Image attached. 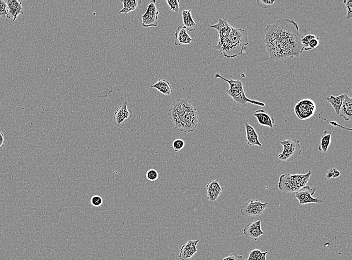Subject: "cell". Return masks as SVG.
<instances>
[{"label": "cell", "instance_id": "1", "mask_svg": "<svg viewBox=\"0 0 352 260\" xmlns=\"http://www.w3.org/2000/svg\"><path fill=\"white\" fill-rule=\"evenodd\" d=\"M265 44L268 55L271 59L283 60L298 57L304 48L301 43L302 36L294 20L288 19L278 20L266 26L264 30Z\"/></svg>", "mask_w": 352, "mask_h": 260}, {"label": "cell", "instance_id": "2", "mask_svg": "<svg viewBox=\"0 0 352 260\" xmlns=\"http://www.w3.org/2000/svg\"><path fill=\"white\" fill-rule=\"evenodd\" d=\"M210 27L217 30L219 34L218 41L213 48L228 59L243 54L244 48L249 44L248 33L245 29L234 28L222 19Z\"/></svg>", "mask_w": 352, "mask_h": 260}, {"label": "cell", "instance_id": "3", "mask_svg": "<svg viewBox=\"0 0 352 260\" xmlns=\"http://www.w3.org/2000/svg\"><path fill=\"white\" fill-rule=\"evenodd\" d=\"M175 128L184 133L193 132L199 123L196 109L187 99H178L173 102L169 110Z\"/></svg>", "mask_w": 352, "mask_h": 260}, {"label": "cell", "instance_id": "4", "mask_svg": "<svg viewBox=\"0 0 352 260\" xmlns=\"http://www.w3.org/2000/svg\"><path fill=\"white\" fill-rule=\"evenodd\" d=\"M215 77L216 79H221L228 83L229 89L227 90L226 92L236 103L237 105L243 107L246 105L247 103H250L260 107L265 106V103L250 99L246 96L243 87V84L239 79L233 80L230 79L228 80L221 76L219 73H216Z\"/></svg>", "mask_w": 352, "mask_h": 260}, {"label": "cell", "instance_id": "5", "mask_svg": "<svg viewBox=\"0 0 352 260\" xmlns=\"http://www.w3.org/2000/svg\"><path fill=\"white\" fill-rule=\"evenodd\" d=\"M312 172L309 171L304 175H292L287 173L280 176L278 185L281 191L286 193L296 192L308 183Z\"/></svg>", "mask_w": 352, "mask_h": 260}, {"label": "cell", "instance_id": "6", "mask_svg": "<svg viewBox=\"0 0 352 260\" xmlns=\"http://www.w3.org/2000/svg\"><path fill=\"white\" fill-rule=\"evenodd\" d=\"M283 151L278 156L280 160L291 162L296 159L301 154L300 141L295 139H289L280 142Z\"/></svg>", "mask_w": 352, "mask_h": 260}, {"label": "cell", "instance_id": "7", "mask_svg": "<svg viewBox=\"0 0 352 260\" xmlns=\"http://www.w3.org/2000/svg\"><path fill=\"white\" fill-rule=\"evenodd\" d=\"M316 110L315 103L308 99L300 100L294 107L296 115L301 120H307L311 118L314 115Z\"/></svg>", "mask_w": 352, "mask_h": 260}, {"label": "cell", "instance_id": "8", "mask_svg": "<svg viewBox=\"0 0 352 260\" xmlns=\"http://www.w3.org/2000/svg\"><path fill=\"white\" fill-rule=\"evenodd\" d=\"M268 203L251 200L244 203L241 208V213L243 216L259 217L267 208Z\"/></svg>", "mask_w": 352, "mask_h": 260}, {"label": "cell", "instance_id": "9", "mask_svg": "<svg viewBox=\"0 0 352 260\" xmlns=\"http://www.w3.org/2000/svg\"><path fill=\"white\" fill-rule=\"evenodd\" d=\"M316 192V188H311L309 186H306L295 193V197L301 205L311 203L320 204L323 203L321 198L313 197Z\"/></svg>", "mask_w": 352, "mask_h": 260}, {"label": "cell", "instance_id": "10", "mask_svg": "<svg viewBox=\"0 0 352 260\" xmlns=\"http://www.w3.org/2000/svg\"><path fill=\"white\" fill-rule=\"evenodd\" d=\"M156 0L151 1L146 12L142 16V25L145 28L157 27L158 26L159 12L156 5Z\"/></svg>", "mask_w": 352, "mask_h": 260}, {"label": "cell", "instance_id": "11", "mask_svg": "<svg viewBox=\"0 0 352 260\" xmlns=\"http://www.w3.org/2000/svg\"><path fill=\"white\" fill-rule=\"evenodd\" d=\"M261 221L248 223L244 227L243 234L249 239L256 241L265 233L261 229Z\"/></svg>", "mask_w": 352, "mask_h": 260}, {"label": "cell", "instance_id": "12", "mask_svg": "<svg viewBox=\"0 0 352 260\" xmlns=\"http://www.w3.org/2000/svg\"><path fill=\"white\" fill-rule=\"evenodd\" d=\"M127 104V101L124 102L114 114L113 122L117 128H119L125 120L132 117V111L128 108Z\"/></svg>", "mask_w": 352, "mask_h": 260}, {"label": "cell", "instance_id": "13", "mask_svg": "<svg viewBox=\"0 0 352 260\" xmlns=\"http://www.w3.org/2000/svg\"><path fill=\"white\" fill-rule=\"evenodd\" d=\"M199 240H189L180 249L179 258L181 260H189L197 252Z\"/></svg>", "mask_w": 352, "mask_h": 260}, {"label": "cell", "instance_id": "14", "mask_svg": "<svg viewBox=\"0 0 352 260\" xmlns=\"http://www.w3.org/2000/svg\"><path fill=\"white\" fill-rule=\"evenodd\" d=\"M207 198L210 202L215 201L222 192L223 188L220 185L218 180L209 182L207 186Z\"/></svg>", "mask_w": 352, "mask_h": 260}, {"label": "cell", "instance_id": "15", "mask_svg": "<svg viewBox=\"0 0 352 260\" xmlns=\"http://www.w3.org/2000/svg\"><path fill=\"white\" fill-rule=\"evenodd\" d=\"M196 40L192 39L184 26H179L175 33V44L176 46L191 45Z\"/></svg>", "mask_w": 352, "mask_h": 260}, {"label": "cell", "instance_id": "16", "mask_svg": "<svg viewBox=\"0 0 352 260\" xmlns=\"http://www.w3.org/2000/svg\"><path fill=\"white\" fill-rule=\"evenodd\" d=\"M7 10L11 18L13 17V22L17 19L20 14L24 13L22 2L19 0H8L6 1Z\"/></svg>", "mask_w": 352, "mask_h": 260}, {"label": "cell", "instance_id": "17", "mask_svg": "<svg viewBox=\"0 0 352 260\" xmlns=\"http://www.w3.org/2000/svg\"><path fill=\"white\" fill-rule=\"evenodd\" d=\"M246 133V143L249 146L261 147L262 144L259 140V135L255 129L247 122L245 123Z\"/></svg>", "mask_w": 352, "mask_h": 260}, {"label": "cell", "instance_id": "18", "mask_svg": "<svg viewBox=\"0 0 352 260\" xmlns=\"http://www.w3.org/2000/svg\"><path fill=\"white\" fill-rule=\"evenodd\" d=\"M339 115L346 121L352 119V98L346 94H344Z\"/></svg>", "mask_w": 352, "mask_h": 260}, {"label": "cell", "instance_id": "19", "mask_svg": "<svg viewBox=\"0 0 352 260\" xmlns=\"http://www.w3.org/2000/svg\"><path fill=\"white\" fill-rule=\"evenodd\" d=\"M253 115L261 125L270 128L273 127V125L275 123L274 118L266 113L264 110H258L254 112Z\"/></svg>", "mask_w": 352, "mask_h": 260}, {"label": "cell", "instance_id": "20", "mask_svg": "<svg viewBox=\"0 0 352 260\" xmlns=\"http://www.w3.org/2000/svg\"><path fill=\"white\" fill-rule=\"evenodd\" d=\"M183 23L186 30L195 31L198 28L197 24L194 20L191 10H184L182 12Z\"/></svg>", "mask_w": 352, "mask_h": 260}, {"label": "cell", "instance_id": "21", "mask_svg": "<svg viewBox=\"0 0 352 260\" xmlns=\"http://www.w3.org/2000/svg\"><path fill=\"white\" fill-rule=\"evenodd\" d=\"M151 87L157 89L161 93L166 96H170L173 92L170 83L168 81L161 79H159L155 84L151 86Z\"/></svg>", "mask_w": 352, "mask_h": 260}, {"label": "cell", "instance_id": "22", "mask_svg": "<svg viewBox=\"0 0 352 260\" xmlns=\"http://www.w3.org/2000/svg\"><path fill=\"white\" fill-rule=\"evenodd\" d=\"M344 97V94H342L336 97L331 95L330 97H325L326 100L330 104V105L335 110V113L337 115L339 114Z\"/></svg>", "mask_w": 352, "mask_h": 260}, {"label": "cell", "instance_id": "23", "mask_svg": "<svg viewBox=\"0 0 352 260\" xmlns=\"http://www.w3.org/2000/svg\"><path fill=\"white\" fill-rule=\"evenodd\" d=\"M121 2L123 3V7L119 13L125 14L135 10L142 3L141 0H124Z\"/></svg>", "mask_w": 352, "mask_h": 260}, {"label": "cell", "instance_id": "24", "mask_svg": "<svg viewBox=\"0 0 352 260\" xmlns=\"http://www.w3.org/2000/svg\"><path fill=\"white\" fill-rule=\"evenodd\" d=\"M331 141V134L328 131H325L321 137L319 146H318V150L322 153H327Z\"/></svg>", "mask_w": 352, "mask_h": 260}, {"label": "cell", "instance_id": "25", "mask_svg": "<svg viewBox=\"0 0 352 260\" xmlns=\"http://www.w3.org/2000/svg\"><path fill=\"white\" fill-rule=\"evenodd\" d=\"M268 253V251L262 252L259 249H254L250 252L248 258L245 260H267Z\"/></svg>", "mask_w": 352, "mask_h": 260}, {"label": "cell", "instance_id": "26", "mask_svg": "<svg viewBox=\"0 0 352 260\" xmlns=\"http://www.w3.org/2000/svg\"><path fill=\"white\" fill-rule=\"evenodd\" d=\"M0 17L11 18L8 12L6 1H2V0H0Z\"/></svg>", "mask_w": 352, "mask_h": 260}, {"label": "cell", "instance_id": "27", "mask_svg": "<svg viewBox=\"0 0 352 260\" xmlns=\"http://www.w3.org/2000/svg\"><path fill=\"white\" fill-rule=\"evenodd\" d=\"M146 177L150 181H155L159 178V173L154 169H150L146 173Z\"/></svg>", "mask_w": 352, "mask_h": 260}, {"label": "cell", "instance_id": "28", "mask_svg": "<svg viewBox=\"0 0 352 260\" xmlns=\"http://www.w3.org/2000/svg\"><path fill=\"white\" fill-rule=\"evenodd\" d=\"M316 36L314 35L308 34L304 37H302L301 39V43L302 44L304 48V50L305 51H310V49L309 47V43L311 40L314 38Z\"/></svg>", "mask_w": 352, "mask_h": 260}, {"label": "cell", "instance_id": "29", "mask_svg": "<svg viewBox=\"0 0 352 260\" xmlns=\"http://www.w3.org/2000/svg\"><path fill=\"white\" fill-rule=\"evenodd\" d=\"M342 174V172L338 171L336 168H332L327 172L326 178L330 180L332 178L339 177Z\"/></svg>", "mask_w": 352, "mask_h": 260}, {"label": "cell", "instance_id": "30", "mask_svg": "<svg viewBox=\"0 0 352 260\" xmlns=\"http://www.w3.org/2000/svg\"><path fill=\"white\" fill-rule=\"evenodd\" d=\"M185 146V141L181 139H177L175 140L173 143L172 146L176 152H178L182 150Z\"/></svg>", "mask_w": 352, "mask_h": 260}, {"label": "cell", "instance_id": "31", "mask_svg": "<svg viewBox=\"0 0 352 260\" xmlns=\"http://www.w3.org/2000/svg\"><path fill=\"white\" fill-rule=\"evenodd\" d=\"M166 2L170 7L169 11L172 10L176 13H178L179 12V0H167Z\"/></svg>", "mask_w": 352, "mask_h": 260}, {"label": "cell", "instance_id": "32", "mask_svg": "<svg viewBox=\"0 0 352 260\" xmlns=\"http://www.w3.org/2000/svg\"><path fill=\"white\" fill-rule=\"evenodd\" d=\"M275 0H257L258 5L263 9L271 7L275 3Z\"/></svg>", "mask_w": 352, "mask_h": 260}, {"label": "cell", "instance_id": "33", "mask_svg": "<svg viewBox=\"0 0 352 260\" xmlns=\"http://www.w3.org/2000/svg\"><path fill=\"white\" fill-rule=\"evenodd\" d=\"M343 3L345 4L347 10L346 19L350 20L352 17V0H344Z\"/></svg>", "mask_w": 352, "mask_h": 260}, {"label": "cell", "instance_id": "34", "mask_svg": "<svg viewBox=\"0 0 352 260\" xmlns=\"http://www.w3.org/2000/svg\"><path fill=\"white\" fill-rule=\"evenodd\" d=\"M90 202L93 206L99 207L103 204V200L101 197L98 195H95L92 197Z\"/></svg>", "mask_w": 352, "mask_h": 260}, {"label": "cell", "instance_id": "35", "mask_svg": "<svg viewBox=\"0 0 352 260\" xmlns=\"http://www.w3.org/2000/svg\"><path fill=\"white\" fill-rule=\"evenodd\" d=\"M223 260H243V257L236 253H232L224 258Z\"/></svg>", "mask_w": 352, "mask_h": 260}, {"label": "cell", "instance_id": "36", "mask_svg": "<svg viewBox=\"0 0 352 260\" xmlns=\"http://www.w3.org/2000/svg\"><path fill=\"white\" fill-rule=\"evenodd\" d=\"M320 44L319 39L317 36L310 40L309 43V47L310 50L316 48Z\"/></svg>", "mask_w": 352, "mask_h": 260}, {"label": "cell", "instance_id": "37", "mask_svg": "<svg viewBox=\"0 0 352 260\" xmlns=\"http://www.w3.org/2000/svg\"><path fill=\"white\" fill-rule=\"evenodd\" d=\"M5 143L3 133L0 130V148H2Z\"/></svg>", "mask_w": 352, "mask_h": 260}]
</instances>
